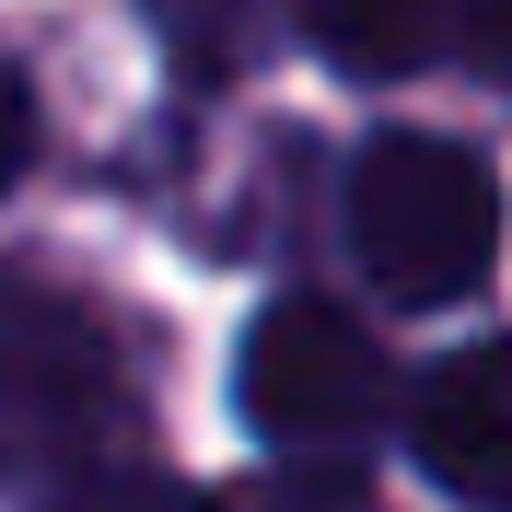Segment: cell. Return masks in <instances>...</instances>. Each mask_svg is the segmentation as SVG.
<instances>
[{
	"label": "cell",
	"mask_w": 512,
	"mask_h": 512,
	"mask_svg": "<svg viewBox=\"0 0 512 512\" xmlns=\"http://www.w3.org/2000/svg\"><path fill=\"white\" fill-rule=\"evenodd\" d=\"M47 512H210V501H187V489L152 478V466H105V478H82L70 501H47Z\"/></svg>",
	"instance_id": "cell-8"
},
{
	"label": "cell",
	"mask_w": 512,
	"mask_h": 512,
	"mask_svg": "<svg viewBox=\"0 0 512 512\" xmlns=\"http://www.w3.org/2000/svg\"><path fill=\"white\" fill-rule=\"evenodd\" d=\"M303 24H315V47L350 70V82H396V70L443 59L454 0H303Z\"/></svg>",
	"instance_id": "cell-5"
},
{
	"label": "cell",
	"mask_w": 512,
	"mask_h": 512,
	"mask_svg": "<svg viewBox=\"0 0 512 512\" xmlns=\"http://www.w3.org/2000/svg\"><path fill=\"white\" fill-rule=\"evenodd\" d=\"M466 47H478V70L512 94V0H478V12H466Z\"/></svg>",
	"instance_id": "cell-10"
},
{
	"label": "cell",
	"mask_w": 512,
	"mask_h": 512,
	"mask_svg": "<svg viewBox=\"0 0 512 512\" xmlns=\"http://www.w3.org/2000/svg\"><path fill=\"white\" fill-rule=\"evenodd\" d=\"M24 163H35V94H24V70H0V198H12Z\"/></svg>",
	"instance_id": "cell-9"
},
{
	"label": "cell",
	"mask_w": 512,
	"mask_h": 512,
	"mask_svg": "<svg viewBox=\"0 0 512 512\" xmlns=\"http://www.w3.org/2000/svg\"><path fill=\"white\" fill-rule=\"evenodd\" d=\"M210 512H373V501H361V478H350V466H280V478L222 489Z\"/></svg>",
	"instance_id": "cell-7"
},
{
	"label": "cell",
	"mask_w": 512,
	"mask_h": 512,
	"mask_svg": "<svg viewBox=\"0 0 512 512\" xmlns=\"http://www.w3.org/2000/svg\"><path fill=\"white\" fill-rule=\"evenodd\" d=\"M408 454L431 489L512 512V338H478L408 384Z\"/></svg>",
	"instance_id": "cell-4"
},
{
	"label": "cell",
	"mask_w": 512,
	"mask_h": 512,
	"mask_svg": "<svg viewBox=\"0 0 512 512\" xmlns=\"http://www.w3.org/2000/svg\"><path fill=\"white\" fill-rule=\"evenodd\" d=\"M350 245L384 303H466L501 256V175L466 140L384 128L350 163Z\"/></svg>",
	"instance_id": "cell-2"
},
{
	"label": "cell",
	"mask_w": 512,
	"mask_h": 512,
	"mask_svg": "<svg viewBox=\"0 0 512 512\" xmlns=\"http://www.w3.org/2000/svg\"><path fill=\"white\" fill-rule=\"evenodd\" d=\"M105 466H128V373L105 326L35 280H0V489L70 501Z\"/></svg>",
	"instance_id": "cell-1"
},
{
	"label": "cell",
	"mask_w": 512,
	"mask_h": 512,
	"mask_svg": "<svg viewBox=\"0 0 512 512\" xmlns=\"http://www.w3.org/2000/svg\"><path fill=\"white\" fill-rule=\"evenodd\" d=\"M233 396H245L256 443H280L291 466H350L384 431V408H396V373H384L373 326H350V303L280 291V303L245 326Z\"/></svg>",
	"instance_id": "cell-3"
},
{
	"label": "cell",
	"mask_w": 512,
	"mask_h": 512,
	"mask_svg": "<svg viewBox=\"0 0 512 512\" xmlns=\"http://www.w3.org/2000/svg\"><path fill=\"white\" fill-rule=\"evenodd\" d=\"M256 12H268V0H152V24H163V47H175L187 82H222V70L245 59V47H256Z\"/></svg>",
	"instance_id": "cell-6"
}]
</instances>
